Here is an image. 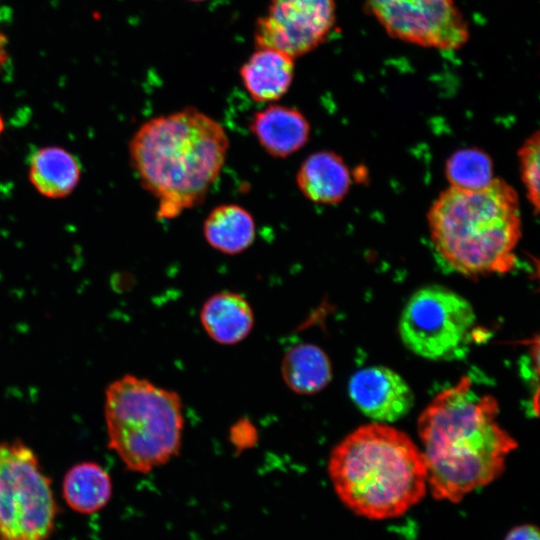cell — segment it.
Masks as SVG:
<instances>
[{
    "mask_svg": "<svg viewBox=\"0 0 540 540\" xmlns=\"http://www.w3.org/2000/svg\"><path fill=\"white\" fill-rule=\"evenodd\" d=\"M499 405L468 376L435 396L418 419L427 487L438 500L460 502L497 479L515 439L498 423Z\"/></svg>",
    "mask_w": 540,
    "mask_h": 540,
    "instance_id": "obj_1",
    "label": "cell"
},
{
    "mask_svg": "<svg viewBox=\"0 0 540 540\" xmlns=\"http://www.w3.org/2000/svg\"><path fill=\"white\" fill-rule=\"evenodd\" d=\"M222 125L194 107L144 122L129 143L140 184L158 201L157 217L169 220L203 202L229 150Z\"/></svg>",
    "mask_w": 540,
    "mask_h": 540,
    "instance_id": "obj_2",
    "label": "cell"
},
{
    "mask_svg": "<svg viewBox=\"0 0 540 540\" xmlns=\"http://www.w3.org/2000/svg\"><path fill=\"white\" fill-rule=\"evenodd\" d=\"M328 473L342 503L373 520L404 514L427 489L421 450L385 423L360 426L340 441L330 454Z\"/></svg>",
    "mask_w": 540,
    "mask_h": 540,
    "instance_id": "obj_3",
    "label": "cell"
},
{
    "mask_svg": "<svg viewBox=\"0 0 540 540\" xmlns=\"http://www.w3.org/2000/svg\"><path fill=\"white\" fill-rule=\"evenodd\" d=\"M428 228L444 268L465 276L509 272L521 237L518 195L495 178L477 190L450 186L430 207Z\"/></svg>",
    "mask_w": 540,
    "mask_h": 540,
    "instance_id": "obj_4",
    "label": "cell"
},
{
    "mask_svg": "<svg viewBox=\"0 0 540 540\" xmlns=\"http://www.w3.org/2000/svg\"><path fill=\"white\" fill-rule=\"evenodd\" d=\"M104 417L108 448L132 472L149 473L179 454L184 416L175 391L124 375L105 391Z\"/></svg>",
    "mask_w": 540,
    "mask_h": 540,
    "instance_id": "obj_5",
    "label": "cell"
},
{
    "mask_svg": "<svg viewBox=\"0 0 540 540\" xmlns=\"http://www.w3.org/2000/svg\"><path fill=\"white\" fill-rule=\"evenodd\" d=\"M58 505L51 479L20 440L0 443V540H49Z\"/></svg>",
    "mask_w": 540,
    "mask_h": 540,
    "instance_id": "obj_6",
    "label": "cell"
},
{
    "mask_svg": "<svg viewBox=\"0 0 540 540\" xmlns=\"http://www.w3.org/2000/svg\"><path fill=\"white\" fill-rule=\"evenodd\" d=\"M475 322L467 299L444 286L430 285L410 296L398 332L414 354L435 361L452 360L466 352Z\"/></svg>",
    "mask_w": 540,
    "mask_h": 540,
    "instance_id": "obj_7",
    "label": "cell"
},
{
    "mask_svg": "<svg viewBox=\"0 0 540 540\" xmlns=\"http://www.w3.org/2000/svg\"><path fill=\"white\" fill-rule=\"evenodd\" d=\"M386 32L398 40L456 50L469 39L468 23L454 0H365Z\"/></svg>",
    "mask_w": 540,
    "mask_h": 540,
    "instance_id": "obj_8",
    "label": "cell"
},
{
    "mask_svg": "<svg viewBox=\"0 0 540 540\" xmlns=\"http://www.w3.org/2000/svg\"><path fill=\"white\" fill-rule=\"evenodd\" d=\"M335 12L336 0H271L267 13L255 24V45L293 59L303 56L326 40Z\"/></svg>",
    "mask_w": 540,
    "mask_h": 540,
    "instance_id": "obj_9",
    "label": "cell"
},
{
    "mask_svg": "<svg viewBox=\"0 0 540 540\" xmlns=\"http://www.w3.org/2000/svg\"><path fill=\"white\" fill-rule=\"evenodd\" d=\"M349 396L357 408L378 423L405 417L414 406V394L395 371L370 366L356 371L349 381Z\"/></svg>",
    "mask_w": 540,
    "mask_h": 540,
    "instance_id": "obj_10",
    "label": "cell"
},
{
    "mask_svg": "<svg viewBox=\"0 0 540 540\" xmlns=\"http://www.w3.org/2000/svg\"><path fill=\"white\" fill-rule=\"evenodd\" d=\"M249 128L261 147L271 156L286 158L302 149L309 140L310 124L296 108L271 104L257 111Z\"/></svg>",
    "mask_w": 540,
    "mask_h": 540,
    "instance_id": "obj_11",
    "label": "cell"
},
{
    "mask_svg": "<svg viewBox=\"0 0 540 540\" xmlns=\"http://www.w3.org/2000/svg\"><path fill=\"white\" fill-rule=\"evenodd\" d=\"M254 312L247 299L233 291L211 295L202 305L200 322L206 334L221 345H235L251 333Z\"/></svg>",
    "mask_w": 540,
    "mask_h": 540,
    "instance_id": "obj_12",
    "label": "cell"
},
{
    "mask_svg": "<svg viewBox=\"0 0 540 540\" xmlns=\"http://www.w3.org/2000/svg\"><path fill=\"white\" fill-rule=\"evenodd\" d=\"M296 183L301 193L318 204H337L347 195L351 174L344 160L332 151L310 154L300 165Z\"/></svg>",
    "mask_w": 540,
    "mask_h": 540,
    "instance_id": "obj_13",
    "label": "cell"
},
{
    "mask_svg": "<svg viewBox=\"0 0 540 540\" xmlns=\"http://www.w3.org/2000/svg\"><path fill=\"white\" fill-rule=\"evenodd\" d=\"M246 91L257 102H274L289 90L294 78V59L270 48H257L240 68Z\"/></svg>",
    "mask_w": 540,
    "mask_h": 540,
    "instance_id": "obj_14",
    "label": "cell"
},
{
    "mask_svg": "<svg viewBox=\"0 0 540 540\" xmlns=\"http://www.w3.org/2000/svg\"><path fill=\"white\" fill-rule=\"evenodd\" d=\"M28 178L38 193L50 199L65 198L78 185L81 165L74 154L58 146L37 149L30 157Z\"/></svg>",
    "mask_w": 540,
    "mask_h": 540,
    "instance_id": "obj_15",
    "label": "cell"
},
{
    "mask_svg": "<svg viewBox=\"0 0 540 540\" xmlns=\"http://www.w3.org/2000/svg\"><path fill=\"white\" fill-rule=\"evenodd\" d=\"M112 490L109 473L92 461L73 465L62 482L63 500L71 510L82 515L102 510L109 503Z\"/></svg>",
    "mask_w": 540,
    "mask_h": 540,
    "instance_id": "obj_16",
    "label": "cell"
},
{
    "mask_svg": "<svg viewBox=\"0 0 540 540\" xmlns=\"http://www.w3.org/2000/svg\"><path fill=\"white\" fill-rule=\"evenodd\" d=\"M207 243L224 254L236 255L248 249L256 236L251 213L238 204H222L210 211L203 224Z\"/></svg>",
    "mask_w": 540,
    "mask_h": 540,
    "instance_id": "obj_17",
    "label": "cell"
},
{
    "mask_svg": "<svg viewBox=\"0 0 540 540\" xmlns=\"http://www.w3.org/2000/svg\"><path fill=\"white\" fill-rule=\"evenodd\" d=\"M281 375L291 391L311 395L322 391L330 383L332 366L329 357L319 346L299 343L285 352Z\"/></svg>",
    "mask_w": 540,
    "mask_h": 540,
    "instance_id": "obj_18",
    "label": "cell"
},
{
    "mask_svg": "<svg viewBox=\"0 0 540 540\" xmlns=\"http://www.w3.org/2000/svg\"><path fill=\"white\" fill-rule=\"evenodd\" d=\"M445 175L451 187L481 189L494 180L492 160L477 148L461 149L447 159Z\"/></svg>",
    "mask_w": 540,
    "mask_h": 540,
    "instance_id": "obj_19",
    "label": "cell"
},
{
    "mask_svg": "<svg viewBox=\"0 0 540 540\" xmlns=\"http://www.w3.org/2000/svg\"><path fill=\"white\" fill-rule=\"evenodd\" d=\"M539 132L529 136L518 150L520 176L525 187L526 196L535 213L539 211Z\"/></svg>",
    "mask_w": 540,
    "mask_h": 540,
    "instance_id": "obj_20",
    "label": "cell"
},
{
    "mask_svg": "<svg viewBox=\"0 0 540 540\" xmlns=\"http://www.w3.org/2000/svg\"><path fill=\"white\" fill-rule=\"evenodd\" d=\"M256 431L251 423L245 420L238 422L231 430V441L235 447H247L253 445L256 440Z\"/></svg>",
    "mask_w": 540,
    "mask_h": 540,
    "instance_id": "obj_21",
    "label": "cell"
},
{
    "mask_svg": "<svg viewBox=\"0 0 540 540\" xmlns=\"http://www.w3.org/2000/svg\"><path fill=\"white\" fill-rule=\"evenodd\" d=\"M504 540H540L538 528L523 524L511 529Z\"/></svg>",
    "mask_w": 540,
    "mask_h": 540,
    "instance_id": "obj_22",
    "label": "cell"
},
{
    "mask_svg": "<svg viewBox=\"0 0 540 540\" xmlns=\"http://www.w3.org/2000/svg\"><path fill=\"white\" fill-rule=\"evenodd\" d=\"M7 37L0 28V72L8 60Z\"/></svg>",
    "mask_w": 540,
    "mask_h": 540,
    "instance_id": "obj_23",
    "label": "cell"
},
{
    "mask_svg": "<svg viewBox=\"0 0 540 540\" xmlns=\"http://www.w3.org/2000/svg\"><path fill=\"white\" fill-rule=\"evenodd\" d=\"M3 130H4V122H3L2 116L0 115V135L2 134Z\"/></svg>",
    "mask_w": 540,
    "mask_h": 540,
    "instance_id": "obj_24",
    "label": "cell"
},
{
    "mask_svg": "<svg viewBox=\"0 0 540 540\" xmlns=\"http://www.w3.org/2000/svg\"><path fill=\"white\" fill-rule=\"evenodd\" d=\"M189 1H194V2H198V1H203V0H189Z\"/></svg>",
    "mask_w": 540,
    "mask_h": 540,
    "instance_id": "obj_25",
    "label": "cell"
}]
</instances>
